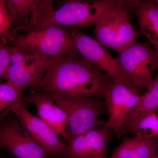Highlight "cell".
<instances>
[{"instance_id":"cell-4","label":"cell","mask_w":158,"mask_h":158,"mask_svg":"<svg viewBox=\"0 0 158 158\" xmlns=\"http://www.w3.org/2000/svg\"><path fill=\"white\" fill-rule=\"evenodd\" d=\"M11 47L26 53L51 59L75 50L70 28L48 27L16 37Z\"/></svg>"},{"instance_id":"cell-21","label":"cell","mask_w":158,"mask_h":158,"mask_svg":"<svg viewBox=\"0 0 158 158\" xmlns=\"http://www.w3.org/2000/svg\"><path fill=\"white\" fill-rule=\"evenodd\" d=\"M11 64V47L0 39V82L6 79Z\"/></svg>"},{"instance_id":"cell-19","label":"cell","mask_w":158,"mask_h":158,"mask_svg":"<svg viewBox=\"0 0 158 158\" xmlns=\"http://www.w3.org/2000/svg\"><path fill=\"white\" fill-rule=\"evenodd\" d=\"M24 90L8 82H0V117L2 112L7 111L11 105L22 97Z\"/></svg>"},{"instance_id":"cell-20","label":"cell","mask_w":158,"mask_h":158,"mask_svg":"<svg viewBox=\"0 0 158 158\" xmlns=\"http://www.w3.org/2000/svg\"><path fill=\"white\" fill-rule=\"evenodd\" d=\"M11 23L5 0H0V39L8 44L13 43L16 37L11 30Z\"/></svg>"},{"instance_id":"cell-22","label":"cell","mask_w":158,"mask_h":158,"mask_svg":"<svg viewBox=\"0 0 158 158\" xmlns=\"http://www.w3.org/2000/svg\"><path fill=\"white\" fill-rule=\"evenodd\" d=\"M147 158H158L157 154L152 155L151 156H150L148 157Z\"/></svg>"},{"instance_id":"cell-11","label":"cell","mask_w":158,"mask_h":158,"mask_svg":"<svg viewBox=\"0 0 158 158\" xmlns=\"http://www.w3.org/2000/svg\"><path fill=\"white\" fill-rule=\"evenodd\" d=\"M140 96L123 82L114 80L105 90L104 95L109 113V120L104 123L106 127L117 135H121L126 117Z\"/></svg>"},{"instance_id":"cell-10","label":"cell","mask_w":158,"mask_h":158,"mask_svg":"<svg viewBox=\"0 0 158 158\" xmlns=\"http://www.w3.org/2000/svg\"><path fill=\"white\" fill-rule=\"evenodd\" d=\"M69 27L75 49L114 80L123 82L138 93L123 74L116 59L102 46L78 28L74 27Z\"/></svg>"},{"instance_id":"cell-18","label":"cell","mask_w":158,"mask_h":158,"mask_svg":"<svg viewBox=\"0 0 158 158\" xmlns=\"http://www.w3.org/2000/svg\"><path fill=\"white\" fill-rule=\"evenodd\" d=\"M157 112L149 113L141 118L130 129L129 131L138 138H157Z\"/></svg>"},{"instance_id":"cell-3","label":"cell","mask_w":158,"mask_h":158,"mask_svg":"<svg viewBox=\"0 0 158 158\" xmlns=\"http://www.w3.org/2000/svg\"><path fill=\"white\" fill-rule=\"evenodd\" d=\"M64 111L68 118L70 140L104 124L99 120L106 109L102 98L95 97L75 96L53 91H42Z\"/></svg>"},{"instance_id":"cell-14","label":"cell","mask_w":158,"mask_h":158,"mask_svg":"<svg viewBox=\"0 0 158 158\" xmlns=\"http://www.w3.org/2000/svg\"><path fill=\"white\" fill-rule=\"evenodd\" d=\"M158 3L152 0H123L127 11L134 12L138 18V34L147 37L155 50L158 52Z\"/></svg>"},{"instance_id":"cell-13","label":"cell","mask_w":158,"mask_h":158,"mask_svg":"<svg viewBox=\"0 0 158 158\" xmlns=\"http://www.w3.org/2000/svg\"><path fill=\"white\" fill-rule=\"evenodd\" d=\"M24 105L33 104L38 115L57 135L62 136L69 143L71 140L67 131L68 118L65 112L43 92H36L21 97Z\"/></svg>"},{"instance_id":"cell-6","label":"cell","mask_w":158,"mask_h":158,"mask_svg":"<svg viewBox=\"0 0 158 158\" xmlns=\"http://www.w3.org/2000/svg\"><path fill=\"white\" fill-rule=\"evenodd\" d=\"M123 74L134 89L147 88L158 69V52L148 40L135 44L118 54L116 59Z\"/></svg>"},{"instance_id":"cell-17","label":"cell","mask_w":158,"mask_h":158,"mask_svg":"<svg viewBox=\"0 0 158 158\" xmlns=\"http://www.w3.org/2000/svg\"><path fill=\"white\" fill-rule=\"evenodd\" d=\"M13 33L27 26L29 17L35 11L40 0H5Z\"/></svg>"},{"instance_id":"cell-2","label":"cell","mask_w":158,"mask_h":158,"mask_svg":"<svg viewBox=\"0 0 158 158\" xmlns=\"http://www.w3.org/2000/svg\"><path fill=\"white\" fill-rule=\"evenodd\" d=\"M118 3V0L69 1L60 9L46 13L19 30H25L27 34L52 26L89 28L96 24L107 11Z\"/></svg>"},{"instance_id":"cell-5","label":"cell","mask_w":158,"mask_h":158,"mask_svg":"<svg viewBox=\"0 0 158 158\" xmlns=\"http://www.w3.org/2000/svg\"><path fill=\"white\" fill-rule=\"evenodd\" d=\"M94 32V39L99 44L118 54L136 43L139 36L130 22L123 0H118V4L99 20Z\"/></svg>"},{"instance_id":"cell-1","label":"cell","mask_w":158,"mask_h":158,"mask_svg":"<svg viewBox=\"0 0 158 158\" xmlns=\"http://www.w3.org/2000/svg\"><path fill=\"white\" fill-rule=\"evenodd\" d=\"M114 80L75 49L52 59L34 93L53 91L75 96L103 98Z\"/></svg>"},{"instance_id":"cell-9","label":"cell","mask_w":158,"mask_h":158,"mask_svg":"<svg viewBox=\"0 0 158 158\" xmlns=\"http://www.w3.org/2000/svg\"><path fill=\"white\" fill-rule=\"evenodd\" d=\"M51 60L26 53L11 47V64L5 79L18 88L24 90L30 87L35 88L44 76Z\"/></svg>"},{"instance_id":"cell-12","label":"cell","mask_w":158,"mask_h":158,"mask_svg":"<svg viewBox=\"0 0 158 158\" xmlns=\"http://www.w3.org/2000/svg\"><path fill=\"white\" fill-rule=\"evenodd\" d=\"M112 130L106 127L90 130L72 139L65 158H108L107 145L112 139Z\"/></svg>"},{"instance_id":"cell-16","label":"cell","mask_w":158,"mask_h":158,"mask_svg":"<svg viewBox=\"0 0 158 158\" xmlns=\"http://www.w3.org/2000/svg\"><path fill=\"white\" fill-rule=\"evenodd\" d=\"M158 110V77L153 79L146 92L141 95L138 101L128 113L123 130H129L141 118Z\"/></svg>"},{"instance_id":"cell-8","label":"cell","mask_w":158,"mask_h":158,"mask_svg":"<svg viewBox=\"0 0 158 158\" xmlns=\"http://www.w3.org/2000/svg\"><path fill=\"white\" fill-rule=\"evenodd\" d=\"M17 158H49V156L22 127L17 116L10 112L0 117V148Z\"/></svg>"},{"instance_id":"cell-15","label":"cell","mask_w":158,"mask_h":158,"mask_svg":"<svg viewBox=\"0 0 158 158\" xmlns=\"http://www.w3.org/2000/svg\"><path fill=\"white\" fill-rule=\"evenodd\" d=\"M157 138H130L124 136L110 158H147L157 154Z\"/></svg>"},{"instance_id":"cell-7","label":"cell","mask_w":158,"mask_h":158,"mask_svg":"<svg viewBox=\"0 0 158 158\" xmlns=\"http://www.w3.org/2000/svg\"><path fill=\"white\" fill-rule=\"evenodd\" d=\"M10 112L17 116L22 127L28 132L49 156L55 158L65 157L67 146L60 140L59 135L48 125L26 108L21 98L7 111L3 112L2 116Z\"/></svg>"}]
</instances>
